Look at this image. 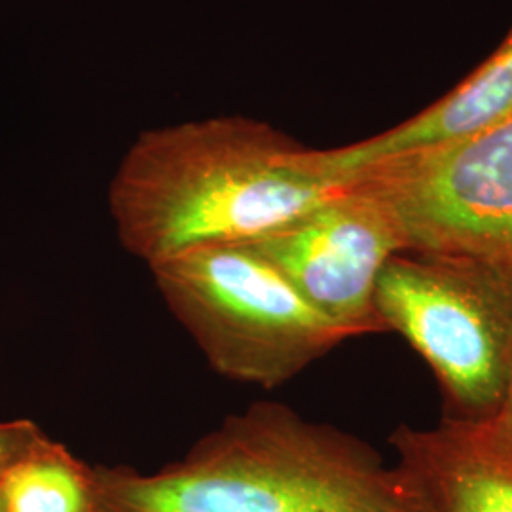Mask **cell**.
Instances as JSON below:
<instances>
[{"mask_svg":"<svg viewBox=\"0 0 512 512\" xmlns=\"http://www.w3.org/2000/svg\"><path fill=\"white\" fill-rule=\"evenodd\" d=\"M0 512H4V505H2V499H0Z\"/></svg>","mask_w":512,"mask_h":512,"instance_id":"7c38bea8","label":"cell"},{"mask_svg":"<svg viewBox=\"0 0 512 512\" xmlns=\"http://www.w3.org/2000/svg\"><path fill=\"white\" fill-rule=\"evenodd\" d=\"M374 304L385 332L418 351L452 420L488 421L512 370V264L404 251L385 264Z\"/></svg>","mask_w":512,"mask_h":512,"instance_id":"277c9868","label":"cell"},{"mask_svg":"<svg viewBox=\"0 0 512 512\" xmlns=\"http://www.w3.org/2000/svg\"><path fill=\"white\" fill-rule=\"evenodd\" d=\"M165 306L209 366L275 389L349 340L247 243H207L148 264Z\"/></svg>","mask_w":512,"mask_h":512,"instance_id":"3957f363","label":"cell"},{"mask_svg":"<svg viewBox=\"0 0 512 512\" xmlns=\"http://www.w3.org/2000/svg\"><path fill=\"white\" fill-rule=\"evenodd\" d=\"M93 469L103 512H431L397 463L281 403L224 418L154 473Z\"/></svg>","mask_w":512,"mask_h":512,"instance_id":"7a4b0ae2","label":"cell"},{"mask_svg":"<svg viewBox=\"0 0 512 512\" xmlns=\"http://www.w3.org/2000/svg\"><path fill=\"white\" fill-rule=\"evenodd\" d=\"M42 435V429L33 421L16 420L0 423V467H6Z\"/></svg>","mask_w":512,"mask_h":512,"instance_id":"30bf717a","label":"cell"},{"mask_svg":"<svg viewBox=\"0 0 512 512\" xmlns=\"http://www.w3.org/2000/svg\"><path fill=\"white\" fill-rule=\"evenodd\" d=\"M349 184L327 148L249 116H215L141 133L110 181V219L148 266L196 245L264 238Z\"/></svg>","mask_w":512,"mask_h":512,"instance_id":"6da1fadb","label":"cell"},{"mask_svg":"<svg viewBox=\"0 0 512 512\" xmlns=\"http://www.w3.org/2000/svg\"><path fill=\"white\" fill-rule=\"evenodd\" d=\"M486 425V429L494 435L495 439L501 440L512 448V370L509 376V384L505 389V395L501 399V404L497 406L494 416L488 421H480Z\"/></svg>","mask_w":512,"mask_h":512,"instance_id":"8fae6325","label":"cell"},{"mask_svg":"<svg viewBox=\"0 0 512 512\" xmlns=\"http://www.w3.org/2000/svg\"><path fill=\"white\" fill-rule=\"evenodd\" d=\"M2 469H4V467H0V471H2Z\"/></svg>","mask_w":512,"mask_h":512,"instance_id":"4fadbf2b","label":"cell"},{"mask_svg":"<svg viewBox=\"0 0 512 512\" xmlns=\"http://www.w3.org/2000/svg\"><path fill=\"white\" fill-rule=\"evenodd\" d=\"M247 245L349 338L385 332L374 304L376 285L406 243L389 207L365 184L353 181L304 217Z\"/></svg>","mask_w":512,"mask_h":512,"instance_id":"8992f818","label":"cell"},{"mask_svg":"<svg viewBox=\"0 0 512 512\" xmlns=\"http://www.w3.org/2000/svg\"><path fill=\"white\" fill-rule=\"evenodd\" d=\"M512 114V27L509 35L452 92L395 128L359 143L332 148L334 164L349 179L368 165L418 148L467 137Z\"/></svg>","mask_w":512,"mask_h":512,"instance_id":"ba28073f","label":"cell"},{"mask_svg":"<svg viewBox=\"0 0 512 512\" xmlns=\"http://www.w3.org/2000/svg\"><path fill=\"white\" fill-rule=\"evenodd\" d=\"M4 512H103L95 469L42 435L0 471Z\"/></svg>","mask_w":512,"mask_h":512,"instance_id":"9c48e42d","label":"cell"},{"mask_svg":"<svg viewBox=\"0 0 512 512\" xmlns=\"http://www.w3.org/2000/svg\"><path fill=\"white\" fill-rule=\"evenodd\" d=\"M406 251L512 264V114L467 137L368 165Z\"/></svg>","mask_w":512,"mask_h":512,"instance_id":"5b68a950","label":"cell"},{"mask_svg":"<svg viewBox=\"0 0 512 512\" xmlns=\"http://www.w3.org/2000/svg\"><path fill=\"white\" fill-rule=\"evenodd\" d=\"M391 444L431 512H512V448L484 423L401 425Z\"/></svg>","mask_w":512,"mask_h":512,"instance_id":"52a82bcc","label":"cell"}]
</instances>
